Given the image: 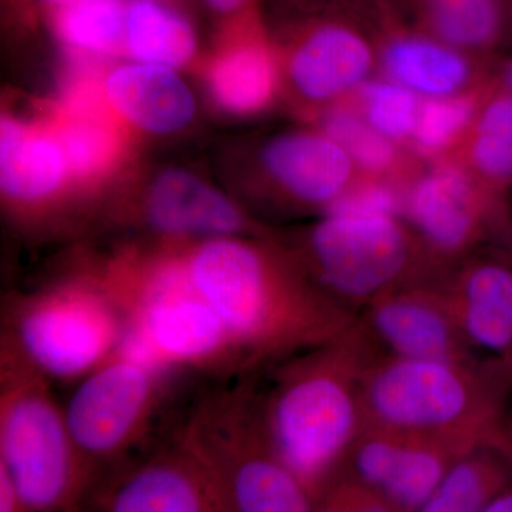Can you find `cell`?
<instances>
[{"label": "cell", "instance_id": "14", "mask_svg": "<svg viewBox=\"0 0 512 512\" xmlns=\"http://www.w3.org/2000/svg\"><path fill=\"white\" fill-rule=\"evenodd\" d=\"M140 212L151 231L181 241L241 237L252 227L234 200L180 168L165 170L151 181Z\"/></svg>", "mask_w": 512, "mask_h": 512}, {"label": "cell", "instance_id": "36", "mask_svg": "<svg viewBox=\"0 0 512 512\" xmlns=\"http://www.w3.org/2000/svg\"><path fill=\"white\" fill-rule=\"evenodd\" d=\"M512 403V392H511V402ZM508 429H510L512 434V406H510V412H508Z\"/></svg>", "mask_w": 512, "mask_h": 512}, {"label": "cell", "instance_id": "8", "mask_svg": "<svg viewBox=\"0 0 512 512\" xmlns=\"http://www.w3.org/2000/svg\"><path fill=\"white\" fill-rule=\"evenodd\" d=\"M463 451L443 441L367 427L320 500V511L421 512Z\"/></svg>", "mask_w": 512, "mask_h": 512}, {"label": "cell", "instance_id": "22", "mask_svg": "<svg viewBox=\"0 0 512 512\" xmlns=\"http://www.w3.org/2000/svg\"><path fill=\"white\" fill-rule=\"evenodd\" d=\"M141 63L184 66L197 50L190 20L165 0H127L124 45Z\"/></svg>", "mask_w": 512, "mask_h": 512}, {"label": "cell", "instance_id": "3", "mask_svg": "<svg viewBox=\"0 0 512 512\" xmlns=\"http://www.w3.org/2000/svg\"><path fill=\"white\" fill-rule=\"evenodd\" d=\"M367 427L467 450L508 431L512 366L387 357L360 376Z\"/></svg>", "mask_w": 512, "mask_h": 512}, {"label": "cell", "instance_id": "23", "mask_svg": "<svg viewBox=\"0 0 512 512\" xmlns=\"http://www.w3.org/2000/svg\"><path fill=\"white\" fill-rule=\"evenodd\" d=\"M387 73L416 92L448 96L470 79L464 57L433 40L417 36L394 37L383 56Z\"/></svg>", "mask_w": 512, "mask_h": 512}, {"label": "cell", "instance_id": "4", "mask_svg": "<svg viewBox=\"0 0 512 512\" xmlns=\"http://www.w3.org/2000/svg\"><path fill=\"white\" fill-rule=\"evenodd\" d=\"M255 382H218L195 400L177 436L210 471L228 511H319L272 447Z\"/></svg>", "mask_w": 512, "mask_h": 512}, {"label": "cell", "instance_id": "10", "mask_svg": "<svg viewBox=\"0 0 512 512\" xmlns=\"http://www.w3.org/2000/svg\"><path fill=\"white\" fill-rule=\"evenodd\" d=\"M348 335L367 366L387 357L477 362L439 284L412 282L357 313ZM485 362V360H484Z\"/></svg>", "mask_w": 512, "mask_h": 512}, {"label": "cell", "instance_id": "1", "mask_svg": "<svg viewBox=\"0 0 512 512\" xmlns=\"http://www.w3.org/2000/svg\"><path fill=\"white\" fill-rule=\"evenodd\" d=\"M178 255L195 291L218 313L255 376L333 342L356 319L323 295L289 252L224 237Z\"/></svg>", "mask_w": 512, "mask_h": 512}, {"label": "cell", "instance_id": "38", "mask_svg": "<svg viewBox=\"0 0 512 512\" xmlns=\"http://www.w3.org/2000/svg\"><path fill=\"white\" fill-rule=\"evenodd\" d=\"M165 2H170V3H173V5H174V2H180V0H165Z\"/></svg>", "mask_w": 512, "mask_h": 512}, {"label": "cell", "instance_id": "31", "mask_svg": "<svg viewBox=\"0 0 512 512\" xmlns=\"http://www.w3.org/2000/svg\"><path fill=\"white\" fill-rule=\"evenodd\" d=\"M22 511L18 490L12 478L0 468V512Z\"/></svg>", "mask_w": 512, "mask_h": 512}, {"label": "cell", "instance_id": "18", "mask_svg": "<svg viewBox=\"0 0 512 512\" xmlns=\"http://www.w3.org/2000/svg\"><path fill=\"white\" fill-rule=\"evenodd\" d=\"M57 137L3 117L0 127V188L18 207H40L55 200L69 177Z\"/></svg>", "mask_w": 512, "mask_h": 512}, {"label": "cell", "instance_id": "27", "mask_svg": "<svg viewBox=\"0 0 512 512\" xmlns=\"http://www.w3.org/2000/svg\"><path fill=\"white\" fill-rule=\"evenodd\" d=\"M323 131L367 171H383L393 163L394 148L387 137L353 114L333 111L323 120Z\"/></svg>", "mask_w": 512, "mask_h": 512}, {"label": "cell", "instance_id": "5", "mask_svg": "<svg viewBox=\"0 0 512 512\" xmlns=\"http://www.w3.org/2000/svg\"><path fill=\"white\" fill-rule=\"evenodd\" d=\"M49 380L2 349L0 468L12 478L22 511L82 507L90 476L74 446Z\"/></svg>", "mask_w": 512, "mask_h": 512}, {"label": "cell", "instance_id": "11", "mask_svg": "<svg viewBox=\"0 0 512 512\" xmlns=\"http://www.w3.org/2000/svg\"><path fill=\"white\" fill-rule=\"evenodd\" d=\"M82 507L106 512H228L210 471L177 433L156 453L97 478Z\"/></svg>", "mask_w": 512, "mask_h": 512}, {"label": "cell", "instance_id": "25", "mask_svg": "<svg viewBox=\"0 0 512 512\" xmlns=\"http://www.w3.org/2000/svg\"><path fill=\"white\" fill-rule=\"evenodd\" d=\"M79 106V116L67 121L56 137L66 156L69 174L77 181L96 180L109 170L119 153L120 140L109 121L93 114L84 116V106Z\"/></svg>", "mask_w": 512, "mask_h": 512}, {"label": "cell", "instance_id": "12", "mask_svg": "<svg viewBox=\"0 0 512 512\" xmlns=\"http://www.w3.org/2000/svg\"><path fill=\"white\" fill-rule=\"evenodd\" d=\"M439 285L473 355L512 366V262L473 259Z\"/></svg>", "mask_w": 512, "mask_h": 512}, {"label": "cell", "instance_id": "26", "mask_svg": "<svg viewBox=\"0 0 512 512\" xmlns=\"http://www.w3.org/2000/svg\"><path fill=\"white\" fill-rule=\"evenodd\" d=\"M471 158L488 183H512V94L507 89L488 101L478 119Z\"/></svg>", "mask_w": 512, "mask_h": 512}, {"label": "cell", "instance_id": "20", "mask_svg": "<svg viewBox=\"0 0 512 512\" xmlns=\"http://www.w3.org/2000/svg\"><path fill=\"white\" fill-rule=\"evenodd\" d=\"M212 100L235 116H248L268 106L276 89V69L268 49L242 40L222 49L208 70Z\"/></svg>", "mask_w": 512, "mask_h": 512}, {"label": "cell", "instance_id": "15", "mask_svg": "<svg viewBox=\"0 0 512 512\" xmlns=\"http://www.w3.org/2000/svg\"><path fill=\"white\" fill-rule=\"evenodd\" d=\"M266 174L285 197L306 207L328 208L346 191L352 160L329 137L288 133L274 138L262 150Z\"/></svg>", "mask_w": 512, "mask_h": 512}, {"label": "cell", "instance_id": "24", "mask_svg": "<svg viewBox=\"0 0 512 512\" xmlns=\"http://www.w3.org/2000/svg\"><path fill=\"white\" fill-rule=\"evenodd\" d=\"M127 0H76L55 10L53 22L64 45L104 56L124 45Z\"/></svg>", "mask_w": 512, "mask_h": 512}, {"label": "cell", "instance_id": "33", "mask_svg": "<svg viewBox=\"0 0 512 512\" xmlns=\"http://www.w3.org/2000/svg\"><path fill=\"white\" fill-rule=\"evenodd\" d=\"M484 512H512V485L497 495Z\"/></svg>", "mask_w": 512, "mask_h": 512}, {"label": "cell", "instance_id": "32", "mask_svg": "<svg viewBox=\"0 0 512 512\" xmlns=\"http://www.w3.org/2000/svg\"><path fill=\"white\" fill-rule=\"evenodd\" d=\"M215 15L237 16L247 12L252 0H202Z\"/></svg>", "mask_w": 512, "mask_h": 512}, {"label": "cell", "instance_id": "30", "mask_svg": "<svg viewBox=\"0 0 512 512\" xmlns=\"http://www.w3.org/2000/svg\"><path fill=\"white\" fill-rule=\"evenodd\" d=\"M402 200L390 185L367 184L346 190L326 208V214L397 217Z\"/></svg>", "mask_w": 512, "mask_h": 512}, {"label": "cell", "instance_id": "39", "mask_svg": "<svg viewBox=\"0 0 512 512\" xmlns=\"http://www.w3.org/2000/svg\"><path fill=\"white\" fill-rule=\"evenodd\" d=\"M511 32H512V18H511Z\"/></svg>", "mask_w": 512, "mask_h": 512}, {"label": "cell", "instance_id": "21", "mask_svg": "<svg viewBox=\"0 0 512 512\" xmlns=\"http://www.w3.org/2000/svg\"><path fill=\"white\" fill-rule=\"evenodd\" d=\"M450 46L487 49L511 30L512 0H397Z\"/></svg>", "mask_w": 512, "mask_h": 512}, {"label": "cell", "instance_id": "9", "mask_svg": "<svg viewBox=\"0 0 512 512\" xmlns=\"http://www.w3.org/2000/svg\"><path fill=\"white\" fill-rule=\"evenodd\" d=\"M165 382L167 375L114 355L76 384L63 412L90 487L119 466L146 433L163 402Z\"/></svg>", "mask_w": 512, "mask_h": 512}, {"label": "cell", "instance_id": "37", "mask_svg": "<svg viewBox=\"0 0 512 512\" xmlns=\"http://www.w3.org/2000/svg\"><path fill=\"white\" fill-rule=\"evenodd\" d=\"M313 2H339V0H313Z\"/></svg>", "mask_w": 512, "mask_h": 512}, {"label": "cell", "instance_id": "16", "mask_svg": "<svg viewBox=\"0 0 512 512\" xmlns=\"http://www.w3.org/2000/svg\"><path fill=\"white\" fill-rule=\"evenodd\" d=\"M111 109L131 126L151 134L181 130L195 114V100L171 67L130 63L117 67L104 83Z\"/></svg>", "mask_w": 512, "mask_h": 512}, {"label": "cell", "instance_id": "35", "mask_svg": "<svg viewBox=\"0 0 512 512\" xmlns=\"http://www.w3.org/2000/svg\"><path fill=\"white\" fill-rule=\"evenodd\" d=\"M47 6L52 9L62 8V6L69 5V3L76 2V0H42Z\"/></svg>", "mask_w": 512, "mask_h": 512}, {"label": "cell", "instance_id": "28", "mask_svg": "<svg viewBox=\"0 0 512 512\" xmlns=\"http://www.w3.org/2000/svg\"><path fill=\"white\" fill-rule=\"evenodd\" d=\"M367 120L390 138L414 133L419 120V100L412 89L400 84L372 83L363 87Z\"/></svg>", "mask_w": 512, "mask_h": 512}, {"label": "cell", "instance_id": "13", "mask_svg": "<svg viewBox=\"0 0 512 512\" xmlns=\"http://www.w3.org/2000/svg\"><path fill=\"white\" fill-rule=\"evenodd\" d=\"M407 215L429 247L431 281L443 279V261L474 244L487 218L488 201L463 171L443 167L421 178L406 201Z\"/></svg>", "mask_w": 512, "mask_h": 512}, {"label": "cell", "instance_id": "34", "mask_svg": "<svg viewBox=\"0 0 512 512\" xmlns=\"http://www.w3.org/2000/svg\"><path fill=\"white\" fill-rule=\"evenodd\" d=\"M503 83L504 89H507L508 92L512 94V60L507 64V66H505L503 72Z\"/></svg>", "mask_w": 512, "mask_h": 512}, {"label": "cell", "instance_id": "17", "mask_svg": "<svg viewBox=\"0 0 512 512\" xmlns=\"http://www.w3.org/2000/svg\"><path fill=\"white\" fill-rule=\"evenodd\" d=\"M372 66V52L359 33L339 22L309 30L293 52L289 73L308 99H332L362 82Z\"/></svg>", "mask_w": 512, "mask_h": 512}, {"label": "cell", "instance_id": "29", "mask_svg": "<svg viewBox=\"0 0 512 512\" xmlns=\"http://www.w3.org/2000/svg\"><path fill=\"white\" fill-rule=\"evenodd\" d=\"M473 97H441L427 101L417 120V144L424 151H439L448 146L468 126L476 111Z\"/></svg>", "mask_w": 512, "mask_h": 512}, {"label": "cell", "instance_id": "7", "mask_svg": "<svg viewBox=\"0 0 512 512\" xmlns=\"http://www.w3.org/2000/svg\"><path fill=\"white\" fill-rule=\"evenodd\" d=\"M291 255L323 295L353 316L399 286L429 282L396 217L326 214Z\"/></svg>", "mask_w": 512, "mask_h": 512}, {"label": "cell", "instance_id": "6", "mask_svg": "<svg viewBox=\"0 0 512 512\" xmlns=\"http://www.w3.org/2000/svg\"><path fill=\"white\" fill-rule=\"evenodd\" d=\"M2 349L52 382H76L114 356L127 315L103 281H66L3 308Z\"/></svg>", "mask_w": 512, "mask_h": 512}, {"label": "cell", "instance_id": "2", "mask_svg": "<svg viewBox=\"0 0 512 512\" xmlns=\"http://www.w3.org/2000/svg\"><path fill=\"white\" fill-rule=\"evenodd\" d=\"M365 357L348 333L268 367L256 389L275 453L318 503L338 476L350 447L367 429L360 376Z\"/></svg>", "mask_w": 512, "mask_h": 512}, {"label": "cell", "instance_id": "19", "mask_svg": "<svg viewBox=\"0 0 512 512\" xmlns=\"http://www.w3.org/2000/svg\"><path fill=\"white\" fill-rule=\"evenodd\" d=\"M512 485V434L473 444L454 458L421 512H484Z\"/></svg>", "mask_w": 512, "mask_h": 512}]
</instances>
